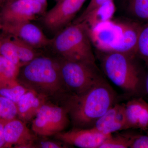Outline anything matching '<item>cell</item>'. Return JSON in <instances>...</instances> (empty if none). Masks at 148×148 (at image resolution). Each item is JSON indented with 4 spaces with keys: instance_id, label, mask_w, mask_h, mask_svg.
Listing matches in <instances>:
<instances>
[{
    "instance_id": "obj_1",
    "label": "cell",
    "mask_w": 148,
    "mask_h": 148,
    "mask_svg": "<svg viewBox=\"0 0 148 148\" xmlns=\"http://www.w3.org/2000/svg\"><path fill=\"white\" fill-rule=\"evenodd\" d=\"M116 99L115 92L103 78L83 93L73 95L66 108L75 126L91 128L116 104Z\"/></svg>"
},
{
    "instance_id": "obj_2",
    "label": "cell",
    "mask_w": 148,
    "mask_h": 148,
    "mask_svg": "<svg viewBox=\"0 0 148 148\" xmlns=\"http://www.w3.org/2000/svg\"><path fill=\"white\" fill-rule=\"evenodd\" d=\"M51 45L64 59L96 65L88 28L85 21L72 23L56 33Z\"/></svg>"
},
{
    "instance_id": "obj_3",
    "label": "cell",
    "mask_w": 148,
    "mask_h": 148,
    "mask_svg": "<svg viewBox=\"0 0 148 148\" xmlns=\"http://www.w3.org/2000/svg\"><path fill=\"white\" fill-rule=\"evenodd\" d=\"M101 66L104 73L113 83L130 94L140 91L141 74L136 56L117 52H103Z\"/></svg>"
},
{
    "instance_id": "obj_4",
    "label": "cell",
    "mask_w": 148,
    "mask_h": 148,
    "mask_svg": "<svg viewBox=\"0 0 148 148\" xmlns=\"http://www.w3.org/2000/svg\"><path fill=\"white\" fill-rule=\"evenodd\" d=\"M24 82L45 95L62 90L65 87L61 77L59 61L37 56L20 69Z\"/></svg>"
},
{
    "instance_id": "obj_5",
    "label": "cell",
    "mask_w": 148,
    "mask_h": 148,
    "mask_svg": "<svg viewBox=\"0 0 148 148\" xmlns=\"http://www.w3.org/2000/svg\"><path fill=\"white\" fill-rule=\"evenodd\" d=\"M62 80L65 87L79 95L103 79L97 65L68 61L59 60Z\"/></svg>"
},
{
    "instance_id": "obj_6",
    "label": "cell",
    "mask_w": 148,
    "mask_h": 148,
    "mask_svg": "<svg viewBox=\"0 0 148 148\" xmlns=\"http://www.w3.org/2000/svg\"><path fill=\"white\" fill-rule=\"evenodd\" d=\"M68 115L66 108L44 103L32 121V131L44 137L63 132L69 125Z\"/></svg>"
},
{
    "instance_id": "obj_7",
    "label": "cell",
    "mask_w": 148,
    "mask_h": 148,
    "mask_svg": "<svg viewBox=\"0 0 148 148\" xmlns=\"http://www.w3.org/2000/svg\"><path fill=\"white\" fill-rule=\"evenodd\" d=\"M47 5L35 0H6L2 8L3 24L32 21L44 15Z\"/></svg>"
},
{
    "instance_id": "obj_8",
    "label": "cell",
    "mask_w": 148,
    "mask_h": 148,
    "mask_svg": "<svg viewBox=\"0 0 148 148\" xmlns=\"http://www.w3.org/2000/svg\"><path fill=\"white\" fill-rule=\"evenodd\" d=\"M86 1L61 0L43 15V24L56 34L70 25Z\"/></svg>"
},
{
    "instance_id": "obj_9",
    "label": "cell",
    "mask_w": 148,
    "mask_h": 148,
    "mask_svg": "<svg viewBox=\"0 0 148 148\" xmlns=\"http://www.w3.org/2000/svg\"><path fill=\"white\" fill-rule=\"evenodd\" d=\"M88 31L91 43L98 50L112 52L121 35V21L111 19L88 28Z\"/></svg>"
},
{
    "instance_id": "obj_10",
    "label": "cell",
    "mask_w": 148,
    "mask_h": 148,
    "mask_svg": "<svg viewBox=\"0 0 148 148\" xmlns=\"http://www.w3.org/2000/svg\"><path fill=\"white\" fill-rule=\"evenodd\" d=\"M112 135H105L93 127H76L55 135L58 140L71 145L81 148H99L103 142Z\"/></svg>"
},
{
    "instance_id": "obj_11",
    "label": "cell",
    "mask_w": 148,
    "mask_h": 148,
    "mask_svg": "<svg viewBox=\"0 0 148 148\" xmlns=\"http://www.w3.org/2000/svg\"><path fill=\"white\" fill-rule=\"evenodd\" d=\"M4 32L29 44L33 47L41 48L51 45L52 39L48 38L44 33L32 21L12 24H3Z\"/></svg>"
},
{
    "instance_id": "obj_12",
    "label": "cell",
    "mask_w": 148,
    "mask_h": 148,
    "mask_svg": "<svg viewBox=\"0 0 148 148\" xmlns=\"http://www.w3.org/2000/svg\"><path fill=\"white\" fill-rule=\"evenodd\" d=\"M35 134L22 120L14 118L5 123V147L14 145L16 148H34L36 140Z\"/></svg>"
},
{
    "instance_id": "obj_13",
    "label": "cell",
    "mask_w": 148,
    "mask_h": 148,
    "mask_svg": "<svg viewBox=\"0 0 148 148\" xmlns=\"http://www.w3.org/2000/svg\"><path fill=\"white\" fill-rule=\"evenodd\" d=\"M93 128L105 135L128 129L125 115V104L116 103L95 123Z\"/></svg>"
},
{
    "instance_id": "obj_14",
    "label": "cell",
    "mask_w": 148,
    "mask_h": 148,
    "mask_svg": "<svg viewBox=\"0 0 148 148\" xmlns=\"http://www.w3.org/2000/svg\"><path fill=\"white\" fill-rule=\"evenodd\" d=\"M143 26L132 20L121 21V35L112 52L127 53L136 56L138 39Z\"/></svg>"
},
{
    "instance_id": "obj_15",
    "label": "cell",
    "mask_w": 148,
    "mask_h": 148,
    "mask_svg": "<svg viewBox=\"0 0 148 148\" xmlns=\"http://www.w3.org/2000/svg\"><path fill=\"white\" fill-rule=\"evenodd\" d=\"M128 129L148 130V103L142 98H134L125 104Z\"/></svg>"
},
{
    "instance_id": "obj_16",
    "label": "cell",
    "mask_w": 148,
    "mask_h": 148,
    "mask_svg": "<svg viewBox=\"0 0 148 148\" xmlns=\"http://www.w3.org/2000/svg\"><path fill=\"white\" fill-rule=\"evenodd\" d=\"M46 95L33 89H29L16 103L17 115L22 121L34 118L45 102Z\"/></svg>"
},
{
    "instance_id": "obj_17",
    "label": "cell",
    "mask_w": 148,
    "mask_h": 148,
    "mask_svg": "<svg viewBox=\"0 0 148 148\" xmlns=\"http://www.w3.org/2000/svg\"><path fill=\"white\" fill-rule=\"evenodd\" d=\"M116 7L113 1L104 3L92 11L83 21H85L88 28L112 19L115 12Z\"/></svg>"
},
{
    "instance_id": "obj_18",
    "label": "cell",
    "mask_w": 148,
    "mask_h": 148,
    "mask_svg": "<svg viewBox=\"0 0 148 148\" xmlns=\"http://www.w3.org/2000/svg\"><path fill=\"white\" fill-rule=\"evenodd\" d=\"M20 69L0 55V85L16 80Z\"/></svg>"
},
{
    "instance_id": "obj_19",
    "label": "cell",
    "mask_w": 148,
    "mask_h": 148,
    "mask_svg": "<svg viewBox=\"0 0 148 148\" xmlns=\"http://www.w3.org/2000/svg\"><path fill=\"white\" fill-rule=\"evenodd\" d=\"M29 89L19 84L16 80L0 85V95L16 104L21 96Z\"/></svg>"
},
{
    "instance_id": "obj_20",
    "label": "cell",
    "mask_w": 148,
    "mask_h": 148,
    "mask_svg": "<svg viewBox=\"0 0 148 148\" xmlns=\"http://www.w3.org/2000/svg\"><path fill=\"white\" fill-rule=\"evenodd\" d=\"M13 37L12 40L16 49L18 58L23 66L37 57L35 48L16 37Z\"/></svg>"
},
{
    "instance_id": "obj_21",
    "label": "cell",
    "mask_w": 148,
    "mask_h": 148,
    "mask_svg": "<svg viewBox=\"0 0 148 148\" xmlns=\"http://www.w3.org/2000/svg\"><path fill=\"white\" fill-rule=\"evenodd\" d=\"M135 134H120L114 136L111 135L106 139L99 148H130Z\"/></svg>"
},
{
    "instance_id": "obj_22",
    "label": "cell",
    "mask_w": 148,
    "mask_h": 148,
    "mask_svg": "<svg viewBox=\"0 0 148 148\" xmlns=\"http://www.w3.org/2000/svg\"><path fill=\"white\" fill-rule=\"evenodd\" d=\"M127 9L135 18L148 21V0H127Z\"/></svg>"
},
{
    "instance_id": "obj_23",
    "label": "cell",
    "mask_w": 148,
    "mask_h": 148,
    "mask_svg": "<svg viewBox=\"0 0 148 148\" xmlns=\"http://www.w3.org/2000/svg\"><path fill=\"white\" fill-rule=\"evenodd\" d=\"M0 55L20 68L23 66L18 58L12 40L10 39L1 41Z\"/></svg>"
},
{
    "instance_id": "obj_24",
    "label": "cell",
    "mask_w": 148,
    "mask_h": 148,
    "mask_svg": "<svg viewBox=\"0 0 148 148\" xmlns=\"http://www.w3.org/2000/svg\"><path fill=\"white\" fill-rule=\"evenodd\" d=\"M17 115L16 104L0 95V121L6 122L15 118Z\"/></svg>"
},
{
    "instance_id": "obj_25",
    "label": "cell",
    "mask_w": 148,
    "mask_h": 148,
    "mask_svg": "<svg viewBox=\"0 0 148 148\" xmlns=\"http://www.w3.org/2000/svg\"><path fill=\"white\" fill-rule=\"evenodd\" d=\"M136 55L148 66V22L143 26L141 29L136 48Z\"/></svg>"
},
{
    "instance_id": "obj_26",
    "label": "cell",
    "mask_w": 148,
    "mask_h": 148,
    "mask_svg": "<svg viewBox=\"0 0 148 148\" xmlns=\"http://www.w3.org/2000/svg\"><path fill=\"white\" fill-rule=\"evenodd\" d=\"M113 0H90L86 8L82 13L76 19H75L73 23H77L82 22L86 16L95 8L102 5L104 3Z\"/></svg>"
},
{
    "instance_id": "obj_27",
    "label": "cell",
    "mask_w": 148,
    "mask_h": 148,
    "mask_svg": "<svg viewBox=\"0 0 148 148\" xmlns=\"http://www.w3.org/2000/svg\"><path fill=\"white\" fill-rule=\"evenodd\" d=\"M130 148H148V134H135Z\"/></svg>"
},
{
    "instance_id": "obj_28",
    "label": "cell",
    "mask_w": 148,
    "mask_h": 148,
    "mask_svg": "<svg viewBox=\"0 0 148 148\" xmlns=\"http://www.w3.org/2000/svg\"><path fill=\"white\" fill-rule=\"evenodd\" d=\"M65 146L58 142L51 141H45L41 142L35 146V147L41 148H64Z\"/></svg>"
},
{
    "instance_id": "obj_29",
    "label": "cell",
    "mask_w": 148,
    "mask_h": 148,
    "mask_svg": "<svg viewBox=\"0 0 148 148\" xmlns=\"http://www.w3.org/2000/svg\"><path fill=\"white\" fill-rule=\"evenodd\" d=\"M5 122L0 121V148L5 147L6 143L4 135V127Z\"/></svg>"
},
{
    "instance_id": "obj_30",
    "label": "cell",
    "mask_w": 148,
    "mask_h": 148,
    "mask_svg": "<svg viewBox=\"0 0 148 148\" xmlns=\"http://www.w3.org/2000/svg\"><path fill=\"white\" fill-rule=\"evenodd\" d=\"M147 66L148 69V66ZM145 86L146 91L148 96V71L145 79Z\"/></svg>"
},
{
    "instance_id": "obj_31",
    "label": "cell",
    "mask_w": 148,
    "mask_h": 148,
    "mask_svg": "<svg viewBox=\"0 0 148 148\" xmlns=\"http://www.w3.org/2000/svg\"><path fill=\"white\" fill-rule=\"evenodd\" d=\"M35 1H37L40 2L42 3L43 4L47 5V0H35Z\"/></svg>"
},
{
    "instance_id": "obj_32",
    "label": "cell",
    "mask_w": 148,
    "mask_h": 148,
    "mask_svg": "<svg viewBox=\"0 0 148 148\" xmlns=\"http://www.w3.org/2000/svg\"><path fill=\"white\" fill-rule=\"evenodd\" d=\"M6 0H0V8H2L5 3Z\"/></svg>"
},
{
    "instance_id": "obj_33",
    "label": "cell",
    "mask_w": 148,
    "mask_h": 148,
    "mask_svg": "<svg viewBox=\"0 0 148 148\" xmlns=\"http://www.w3.org/2000/svg\"><path fill=\"white\" fill-rule=\"evenodd\" d=\"M3 23L1 19V16H0V29H2Z\"/></svg>"
},
{
    "instance_id": "obj_34",
    "label": "cell",
    "mask_w": 148,
    "mask_h": 148,
    "mask_svg": "<svg viewBox=\"0 0 148 148\" xmlns=\"http://www.w3.org/2000/svg\"><path fill=\"white\" fill-rule=\"evenodd\" d=\"M56 1V3H58V2L60 1H61V0H55Z\"/></svg>"
},
{
    "instance_id": "obj_35",
    "label": "cell",
    "mask_w": 148,
    "mask_h": 148,
    "mask_svg": "<svg viewBox=\"0 0 148 148\" xmlns=\"http://www.w3.org/2000/svg\"><path fill=\"white\" fill-rule=\"evenodd\" d=\"M1 40H0V46H1Z\"/></svg>"
}]
</instances>
